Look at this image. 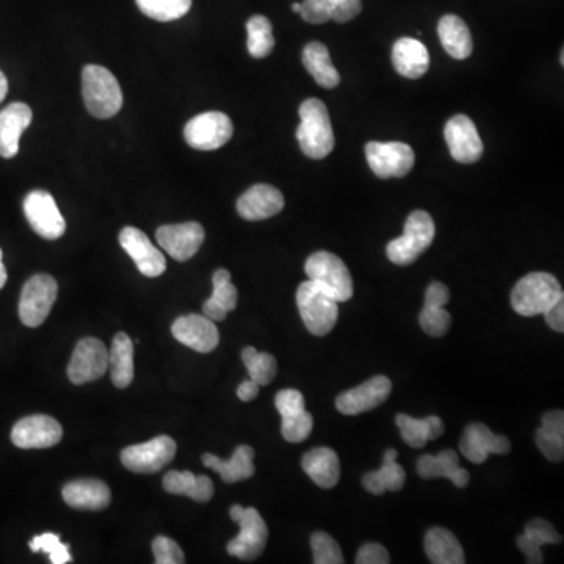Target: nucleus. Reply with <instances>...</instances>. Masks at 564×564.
<instances>
[{"mask_svg": "<svg viewBox=\"0 0 564 564\" xmlns=\"http://www.w3.org/2000/svg\"><path fill=\"white\" fill-rule=\"evenodd\" d=\"M303 65L320 87L333 90L340 84L339 71L334 68L331 57H329L328 47L325 44L312 41L304 47Z\"/></svg>", "mask_w": 564, "mask_h": 564, "instance_id": "4c0bfd02", "label": "nucleus"}, {"mask_svg": "<svg viewBox=\"0 0 564 564\" xmlns=\"http://www.w3.org/2000/svg\"><path fill=\"white\" fill-rule=\"evenodd\" d=\"M564 298L558 279L550 273L533 272L517 281L511 292V306L522 317L544 314Z\"/></svg>", "mask_w": 564, "mask_h": 564, "instance_id": "7ed1b4c3", "label": "nucleus"}, {"mask_svg": "<svg viewBox=\"0 0 564 564\" xmlns=\"http://www.w3.org/2000/svg\"><path fill=\"white\" fill-rule=\"evenodd\" d=\"M356 563L358 564H387L391 563V555L387 552L386 547L381 544L369 543L364 544L358 550L356 555Z\"/></svg>", "mask_w": 564, "mask_h": 564, "instance_id": "09e8293b", "label": "nucleus"}, {"mask_svg": "<svg viewBox=\"0 0 564 564\" xmlns=\"http://www.w3.org/2000/svg\"><path fill=\"white\" fill-rule=\"evenodd\" d=\"M438 35L442 47L450 57L456 60H466L474 51L472 33L466 22L456 15L442 16L438 24Z\"/></svg>", "mask_w": 564, "mask_h": 564, "instance_id": "c756f323", "label": "nucleus"}, {"mask_svg": "<svg viewBox=\"0 0 564 564\" xmlns=\"http://www.w3.org/2000/svg\"><path fill=\"white\" fill-rule=\"evenodd\" d=\"M257 395H259V384L251 380V378L250 380L243 381L239 389H237V397H239L242 402H251Z\"/></svg>", "mask_w": 564, "mask_h": 564, "instance_id": "3c124183", "label": "nucleus"}, {"mask_svg": "<svg viewBox=\"0 0 564 564\" xmlns=\"http://www.w3.org/2000/svg\"><path fill=\"white\" fill-rule=\"evenodd\" d=\"M30 550L32 552H44L49 555L52 564L71 563L73 558L69 554V546L60 541V536L55 533H43V535L35 536L30 541Z\"/></svg>", "mask_w": 564, "mask_h": 564, "instance_id": "37998d69", "label": "nucleus"}, {"mask_svg": "<svg viewBox=\"0 0 564 564\" xmlns=\"http://www.w3.org/2000/svg\"><path fill=\"white\" fill-rule=\"evenodd\" d=\"M212 282H214V293L204 303V315L214 322H223L228 317L229 312L237 308L239 293L231 282V273L225 268H220L214 273Z\"/></svg>", "mask_w": 564, "mask_h": 564, "instance_id": "72a5a7b5", "label": "nucleus"}, {"mask_svg": "<svg viewBox=\"0 0 564 564\" xmlns=\"http://www.w3.org/2000/svg\"><path fill=\"white\" fill-rule=\"evenodd\" d=\"M543 315L550 328L557 333H564V298L557 301L554 306H550Z\"/></svg>", "mask_w": 564, "mask_h": 564, "instance_id": "8fccbe9b", "label": "nucleus"}, {"mask_svg": "<svg viewBox=\"0 0 564 564\" xmlns=\"http://www.w3.org/2000/svg\"><path fill=\"white\" fill-rule=\"evenodd\" d=\"M242 361L245 364L250 378L259 386H267L272 383L278 373V362L270 353H261L254 347H246L242 351Z\"/></svg>", "mask_w": 564, "mask_h": 564, "instance_id": "a19ab883", "label": "nucleus"}, {"mask_svg": "<svg viewBox=\"0 0 564 564\" xmlns=\"http://www.w3.org/2000/svg\"><path fill=\"white\" fill-rule=\"evenodd\" d=\"M395 71L406 79H420L430 68V54L425 44L414 38H400L392 47Z\"/></svg>", "mask_w": 564, "mask_h": 564, "instance_id": "a878e982", "label": "nucleus"}, {"mask_svg": "<svg viewBox=\"0 0 564 564\" xmlns=\"http://www.w3.org/2000/svg\"><path fill=\"white\" fill-rule=\"evenodd\" d=\"M234 134L231 118L221 112H206L195 116L184 127L188 146L198 151H215L225 146Z\"/></svg>", "mask_w": 564, "mask_h": 564, "instance_id": "9d476101", "label": "nucleus"}, {"mask_svg": "<svg viewBox=\"0 0 564 564\" xmlns=\"http://www.w3.org/2000/svg\"><path fill=\"white\" fill-rule=\"evenodd\" d=\"M425 552L433 564H464L466 555L460 541L450 530L433 527L425 535Z\"/></svg>", "mask_w": 564, "mask_h": 564, "instance_id": "f704fd0d", "label": "nucleus"}, {"mask_svg": "<svg viewBox=\"0 0 564 564\" xmlns=\"http://www.w3.org/2000/svg\"><path fill=\"white\" fill-rule=\"evenodd\" d=\"M539 452L552 463H561L564 456V413L550 411L543 416L541 427L535 434Z\"/></svg>", "mask_w": 564, "mask_h": 564, "instance_id": "c9c22d12", "label": "nucleus"}, {"mask_svg": "<svg viewBox=\"0 0 564 564\" xmlns=\"http://www.w3.org/2000/svg\"><path fill=\"white\" fill-rule=\"evenodd\" d=\"M58 284L52 276L35 275L24 284L19 300V317L29 328H38L46 322L57 300Z\"/></svg>", "mask_w": 564, "mask_h": 564, "instance_id": "6e6552de", "label": "nucleus"}, {"mask_svg": "<svg viewBox=\"0 0 564 564\" xmlns=\"http://www.w3.org/2000/svg\"><path fill=\"white\" fill-rule=\"evenodd\" d=\"M32 118V109L24 102H13L0 112V157L11 159L18 154L19 140Z\"/></svg>", "mask_w": 564, "mask_h": 564, "instance_id": "b1692460", "label": "nucleus"}, {"mask_svg": "<svg viewBox=\"0 0 564 564\" xmlns=\"http://www.w3.org/2000/svg\"><path fill=\"white\" fill-rule=\"evenodd\" d=\"M143 15L159 22L181 19L192 8V0H135Z\"/></svg>", "mask_w": 564, "mask_h": 564, "instance_id": "79ce46f5", "label": "nucleus"}, {"mask_svg": "<svg viewBox=\"0 0 564 564\" xmlns=\"http://www.w3.org/2000/svg\"><path fill=\"white\" fill-rule=\"evenodd\" d=\"M304 272L311 281L331 293L339 303H345L353 297V278L347 265L336 254L317 251L308 257Z\"/></svg>", "mask_w": 564, "mask_h": 564, "instance_id": "0eeeda50", "label": "nucleus"}, {"mask_svg": "<svg viewBox=\"0 0 564 564\" xmlns=\"http://www.w3.org/2000/svg\"><path fill=\"white\" fill-rule=\"evenodd\" d=\"M331 4V19L344 24L355 19L362 11L361 0H329Z\"/></svg>", "mask_w": 564, "mask_h": 564, "instance_id": "de8ad7c7", "label": "nucleus"}, {"mask_svg": "<svg viewBox=\"0 0 564 564\" xmlns=\"http://www.w3.org/2000/svg\"><path fill=\"white\" fill-rule=\"evenodd\" d=\"M563 541L554 525L544 519H532L525 525V532L517 538V547L524 552L527 563H543V552L541 546L544 544H558Z\"/></svg>", "mask_w": 564, "mask_h": 564, "instance_id": "473e14b6", "label": "nucleus"}, {"mask_svg": "<svg viewBox=\"0 0 564 564\" xmlns=\"http://www.w3.org/2000/svg\"><path fill=\"white\" fill-rule=\"evenodd\" d=\"M391 392V380L387 376L376 375L361 386L340 394L336 398V408L344 416H358L383 405Z\"/></svg>", "mask_w": 564, "mask_h": 564, "instance_id": "dca6fc26", "label": "nucleus"}, {"mask_svg": "<svg viewBox=\"0 0 564 564\" xmlns=\"http://www.w3.org/2000/svg\"><path fill=\"white\" fill-rule=\"evenodd\" d=\"M304 472L323 489H331L340 480V461L337 453L328 447H317L306 453L301 461Z\"/></svg>", "mask_w": 564, "mask_h": 564, "instance_id": "c85d7f7f", "label": "nucleus"}, {"mask_svg": "<svg viewBox=\"0 0 564 564\" xmlns=\"http://www.w3.org/2000/svg\"><path fill=\"white\" fill-rule=\"evenodd\" d=\"M231 519L240 525V533L228 543V554L240 560L253 561L264 554L268 528L256 508L232 505Z\"/></svg>", "mask_w": 564, "mask_h": 564, "instance_id": "423d86ee", "label": "nucleus"}, {"mask_svg": "<svg viewBox=\"0 0 564 564\" xmlns=\"http://www.w3.org/2000/svg\"><path fill=\"white\" fill-rule=\"evenodd\" d=\"M284 204L286 201L278 188L268 184H257L240 196L237 201V212L243 220H268L278 215L284 209Z\"/></svg>", "mask_w": 564, "mask_h": 564, "instance_id": "4be33fe9", "label": "nucleus"}, {"mask_svg": "<svg viewBox=\"0 0 564 564\" xmlns=\"http://www.w3.org/2000/svg\"><path fill=\"white\" fill-rule=\"evenodd\" d=\"M63 428L54 417H24L11 431V441L19 449H49L62 441Z\"/></svg>", "mask_w": 564, "mask_h": 564, "instance_id": "f3484780", "label": "nucleus"}, {"mask_svg": "<svg viewBox=\"0 0 564 564\" xmlns=\"http://www.w3.org/2000/svg\"><path fill=\"white\" fill-rule=\"evenodd\" d=\"M434 235L436 226L433 217L425 210H414L413 214L406 218L402 237L387 243V259L400 267L414 264L430 248Z\"/></svg>", "mask_w": 564, "mask_h": 564, "instance_id": "20e7f679", "label": "nucleus"}, {"mask_svg": "<svg viewBox=\"0 0 564 564\" xmlns=\"http://www.w3.org/2000/svg\"><path fill=\"white\" fill-rule=\"evenodd\" d=\"M444 137L456 162L470 165L483 156V140L469 116L455 115L450 118L449 123L445 124Z\"/></svg>", "mask_w": 564, "mask_h": 564, "instance_id": "2eb2a0df", "label": "nucleus"}, {"mask_svg": "<svg viewBox=\"0 0 564 564\" xmlns=\"http://www.w3.org/2000/svg\"><path fill=\"white\" fill-rule=\"evenodd\" d=\"M460 450L470 463L483 464L489 455H507L511 452L510 439L492 433L485 423L467 425L460 442Z\"/></svg>", "mask_w": 564, "mask_h": 564, "instance_id": "aec40b11", "label": "nucleus"}, {"mask_svg": "<svg viewBox=\"0 0 564 564\" xmlns=\"http://www.w3.org/2000/svg\"><path fill=\"white\" fill-rule=\"evenodd\" d=\"M0 264H2V250H0Z\"/></svg>", "mask_w": 564, "mask_h": 564, "instance_id": "6e6d98bb", "label": "nucleus"}, {"mask_svg": "<svg viewBox=\"0 0 564 564\" xmlns=\"http://www.w3.org/2000/svg\"><path fill=\"white\" fill-rule=\"evenodd\" d=\"M163 489L174 496H187L195 502L206 503L214 496V483L206 475L171 470L163 477Z\"/></svg>", "mask_w": 564, "mask_h": 564, "instance_id": "2f4dec72", "label": "nucleus"}, {"mask_svg": "<svg viewBox=\"0 0 564 564\" xmlns=\"http://www.w3.org/2000/svg\"><path fill=\"white\" fill-rule=\"evenodd\" d=\"M417 474L425 480L449 478L456 488H466L470 475L460 466V458L455 450H442L438 455H423L417 461Z\"/></svg>", "mask_w": 564, "mask_h": 564, "instance_id": "393cba45", "label": "nucleus"}, {"mask_svg": "<svg viewBox=\"0 0 564 564\" xmlns=\"http://www.w3.org/2000/svg\"><path fill=\"white\" fill-rule=\"evenodd\" d=\"M24 214L33 231L46 240H57L65 234L66 221L46 190H33L24 199Z\"/></svg>", "mask_w": 564, "mask_h": 564, "instance_id": "f8f14e48", "label": "nucleus"}, {"mask_svg": "<svg viewBox=\"0 0 564 564\" xmlns=\"http://www.w3.org/2000/svg\"><path fill=\"white\" fill-rule=\"evenodd\" d=\"M156 239L173 259L185 262L198 253L206 239V232L196 221H188L179 225L160 226Z\"/></svg>", "mask_w": 564, "mask_h": 564, "instance_id": "a211bd4d", "label": "nucleus"}, {"mask_svg": "<svg viewBox=\"0 0 564 564\" xmlns=\"http://www.w3.org/2000/svg\"><path fill=\"white\" fill-rule=\"evenodd\" d=\"M292 10L295 11V13H300L301 4H293V5H292Z\"/></svg>", "mask_w": 564, "mask_h": 564, "instance_id": "5fc2aeb1", "label": "nucleus"}, {"mask_svg": "<svg viewBox=\"0 0 564 564\" xmlns=\"http://www.w3.org/2000/svg\"><path fill=\"white\" fill-rule=\"evenodd\" d=\"M109 370V350L104 342L94 337H85L74 348L69 361L68 376L71 383L85 384L101 380Z\"/></svg>", "mask_w": 564, "mask_h": 564, "instance_id": "ddd939ff", "label": "nucleus"}, {"mask_svg": "<svg viewBox=\"0 0 564 564\" xmlns=\"http://www.w3.org/2000/svg\"><path fill=\"white\" fill-rule=\"evenodd\" d=\"M109 370L113 384L120 389L131 386L134 380V344L126 333L113 337L109 351Z\"/></svg>", "mask_w": 564, "mask_h": 564, "instance_id": "58836bf2", "label": "nucleus"}, {"mask_svg": "<svg viewBox=\"0 0 564 564\" xmlns=\"http://www.w3.org/2000/svg\"><path fill=\"white\" fill-rule=\"evenodd\" d=\"M246 32H248V52L251 57L265 58L272 54L275 47V37H273V26L270 19L262 15L253 16L246 22Z\"/></svg>", "mask_w": 564, "mask_h": 564, "instance_id": "ea45409f", "label": "nucleus"}, {"mask_svg": "<svg viewBox=\"0 0 564 564\" xmlns=\"http://www.w3.org/2000/svg\"><path fill=\"white\" fill-rule=\"evenodd\" d=\"M178 445L170 436H159L145 444L131 445L121 452L126 469L135 474H156L173 461Z\"/></svg>", "mask_w": 564, "mask_h": 564, "instance_id": "9b49d317", "label": "nucleus"}, {"mask_svg": "<svg viewBox=\"0 0 564 564\" xmlns=\"http://www.w3.org/2000/svg\"><path fill=\"white\" fill-rule=\"evenodd\" d=\"M300 120L297 138L304 156L314 160L328 157L336 141L326 105L320 99H306L300 105Z\"/></svg>", "mask_w": 564, "mask_h": 564, "instance_id": "f257e3e1", "label": "nucleus"}, {"mask_svg": "<svg viewBox=\"0 0 564 564\" xmlns=\"http://www.w3.org/2000/svg\"><path fill=\"white\" fill-rule=\"evenodd\" d=\"M275 405L282 417V438L292 444L306 441L314 428V419L306 411L303 394L297 389H284L276 394Z\"/></svg>", "mask_w": 564, "mask_h": 564, "instance_id": "4468645a", "label": "nucleus"}, {"mask_svg": "<svg viewBox=\"0 0 564 564\" xmlns=\"http://www.w3.org/2000/svg\"><path fill=\"white\" fill-rule=\"evenodd\" d=\"M300 15L309 24H325L331 21V4L329 0H304Z\"/></svg>", "mask_w": 564, "mask_h": 564, "instance_id": "49530a36", "label": "nucleus"}, {"mask_svg": "<svg viewBox=\"0 0 564 564\" xmlns=\"http://www.w3.org/2000/svg\"><path fill=\"white\" fill-rule=\"evenodd\" d=\"M8 93V80L5 74L0 71V102L4 101Z\"/></svg>", "mask_w": 564, "mask_h": 564, "instance_id": "603ef678", "label": "nucleus"}, {"mask_svg": "<svg viewBox=\"0 0 564 564\" xmlns=\"http://www.w3.org/2000/svg\"><path fill=\"white\" fill-rule=\"evenodd\" d=\"M62 496L69 507L77 510H104L112 500L109 486L99 480L71 481L63 488Z\"/></svg>", "mask_w": 564, "mask_h": 564, "instance_id": "bb28decb", "label": "nucleus"}, {"mask_svg": "<svg viewBox=\"0 0 564 564\" xmlns=\"http://www.w3.org/2000/svg\"><path fill=\"white\" fill-rule=\"evenodd\" d=\"M311 547L315 564H342L345 561L336 539L328 533H314L311 536Z\"/></svg>", "mask_w": 564, "mask_h": 564, "instance_id": "c03bdc74", "label": "nucleus"}, {"mask_svg": "<svg viewBox=\"0 0 564 564\" xmlns=\"http://www.w3.org/2000/svg\"><path fill=\"white\" fill-rule=\"evenodd\" d=\"M203 464L215 470L225 483L248 480L256 474L254 450L250 445H239L229 461H223L212 453H206L203 455Z\"/></svg>", "mask_w": 564, "mask_h": 564, "instance_id": "cd10ccee", "label": "nucleus"}, {"mask_svg": "<svg viewBox=\"0 0 564 564\" xmlns=\"http://www.w3.org/2000/svg\"><path fill=\"white\" fill-rule=\"evenodd\" d=\"M398 452L389 449L384 453L383 466L380 470L369 472L362 478V486L373 496H383L384 492H397L403 488L406 481V472L403 466L397 463Z\"/></svg>", "mask_w": 564, "mask_h": 564, "instance_id": "7c9ffc66", "label": "nucleus"}, {"mask_svg": "<svg viewBox=\"0 0 564 564\" xmlns=\"http://www.w3.org/2000/svg\"><path fill=\"white\" fill-rule=\"evenodd\" d=\"M82 94L88 112L99 120H109L123 107L120 84L104 66H85L82 71Z\"/></svg>", "mask_w": 564, "mask_h": 564, "instance_id": "f03ea898", "label": "nucleus"}, {"mask_svg": "<svg viewBox=\"0 0 564 564\" xmlns=\"http://www.w3.org/2000/svg\"><path fill=\"white\" fill-rule=\"evenodd\" d=\"M450 301L449 287L442 282H431L425 292V303L419 315V323L423 331L431 337H442L449 333L452 326V315L445 309Z\"/></svg>", "mask_w": 564, "mask_h": 564, "instance_id": "5701e85b", "label": "nucleus"}, {"mask_svg": "<svg viewBox=\"0 0 564 564\" xmlns=\"http://www.w3.org/2000/svg\"><path fill=\"white\" fill-rule=\"evenodd\" d=\"M395 423L400 428L403 441L413 449H422L428 441L441 438L444 433V423L438 416L414 419L406 414H398Z\"/></svg>", "mask_w": 564, "mask_h": 564, "instance_id": "e433bc0d", "label": "nucleus"}, {"mask_svg": "<svg viewBox=\"0 0 564 564\" xmlns=\"http://www.w3.org/2000/svg\"><path fill=\"white\" fill-rule=\"evenodd\" d=\"M174 339L198 353H210L220 344V333L214 320L206 315L188 314L171 326Z\"/></svg>", "mask_w": 564, "mask_h": 564, "instance_id": "412c9836", "label": "nucleus"}, {"mask_svg": "<svg viewBox=\"0 0 564 564\" xmlns=\"http://www.w3.org/2000/svg\"><path fill=\"white\" fill-rule=\"evenodd\" d=\"M7 268L4 264H0V290L4 289L5 282H7Z\"/></svg>", "mask_w": 564, "mask_h": 564, "instance_id": "864d4df0", "label": "nucleus"}, {"mask_svg": "<svg viewBox=\"0 0 564 564\" xmlns=\"http://www.w3.org/2000/svg\"><path fill=\"white\" fill-rule=\"evenodd\" d=\"M152 552L157 564H184L185 557L176 541L167 536H157L152 543Z\"/></svg>", "mask_w": 564, "mask_h": 564, "instance_id": "a18cd8bd", "label": "nucleus"}, {"mask_svg": "<svg viewBox=\"0 0 564 564\" xmlns=\"http://www.w3.org/2000/svg\"><path fill=\"white\" fill-rule=\"evenodd\" d=\"M297 304L309 333L322 337L333 331L339 317V301L331 293L308 279L298 287Z\"/></svg>", "mask_w": 564, "mask_h": 564, "instance_id": "39448f33", "label": "nucleus"}, {"mask_svg": "<svg viewBox=\"0 0 564 564\" xmlns=\"http://www.w3.org/2000/svg\"><path fill=\"white\" fill-rule=\"evenodd\" d=\"M366 157L370 170L380 179L405 178L416 162L413 148L402 141H370L366 146Z\"/></svg>", "mask_w": 564, "mask_h": 564, "instance_id": "1a4fd4ad", "label": "nucleus"}, {"mask_svg": "<svg viewBox=\"0 0 564 564\" xmlns=\"http://www.w3.org/2000/svg\"><path fill=\"white\" fill-rule=\"evenodd\" d=\"M120 243L123 250L132 257L141 275L157 278L167 270V259L140 229L132 226L124 228L120 232Z\"/></svg>", "mask_w": 564, "mask_h": 564, "instance_id": "6ab92c4d", "label": "nucleus"}]
</instances>
